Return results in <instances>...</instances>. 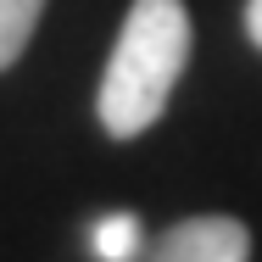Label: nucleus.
Listing matches in <instances>:
<instances>
[{"label": "nucleus", "instance_id": "1", "mask_svg": "<svg viewBox=\"0 0 262 262\" xmlns=\"http://www.w3.org/2000/svg\"><path fill=\"white\" fill-rule=\"evenodd\" d=\"M190 11L184 0H134L128 17H123V34L112 45L106 61L101 95V128L112 140H134L157 123L167 101H173V84L184 78V61H190Z\"/></svg>", "mask_w": 262, "mask_h": 262}, {"label": "nucleus", "instance_id": "2", "mask_svg": "<svg viewBox=\"0 0 262 262\" xmlns=\"http://www.w3.org/2000/svg\"><path fill=\"white\" fill-rule=\"evenodd\" d=\"M134 262H251V229L240 217H223V212L179 217Z\"/></svg>", "mask_w": 262, "mask_h": 262}, {"label": "nucleus", "instance_id": "3", "mask_svg": "<svg viewBox=\"0 0 262 262\" xmlns=\"http://www.w3.org/2000/svg\"><path fill=\"white\" fill-rule=\"evenodd\" d=\"M90 246H95L101 262H134L145 251V223H140V212H106V217H95Z\"/></svg>", "mask_w": 262, "mask_h": 262}, {"label": "nucleus", "instance_id": "4", "mask_svg": "<svg viewBox=\"0 0 262 262\" xmlns=\"http://www.w3.org/2000/svg\"><path fill=\"white\" fill-rule=\"evenodd\" d=\"M39 11H45V0H0V73L28 51V39L39 28Z\"/></svg>", "mask_w": 262, "mask_h": 262}, {"label": "nucleus", "instance_id": "5", "mask_svg": "<svg viewBox=\"0 0 262 262\" xmlns=\"http://www.w3.org/2000/svg\"><path fill=\"white\" fill-rule=\"evenodd\" d=\"M246 34H251V45L262 51V0H246Z\"/></svg>", "mask_w": 262, "mask_h": 262}]
</instances>
